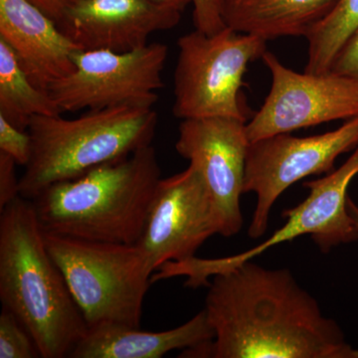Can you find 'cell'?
Wrapping results in <instances>:
<instances>
[{"label": "cell", "instance_id": "1", "mask_svg": "<svg viewBox=\"0 0 358 358\" xmlns=\"http://www.w3.org/2000/svg\"><path fill=\"white\" fill-rule=\"evenodd\" d=\"M212 278L204 310L213 341L183 350L182 357L358 358L287 268L251 260Z\"/></svg>", "mask_w": 358, "mask_h": 358}, {"label": "cell", "instance_id": "2", "mask_svg": "<svg viewBox=\"0 0 358 358\" xmlns=\"http://www.w3.org/2000/svg\"><path fill=\"white\" fill-rule=\"evenodd\" d=\"M0 301L31 334L41 357H69L88 331L32 201L22 196L0 210Z\"/></svg>", "mask_w": 358, "mask_h": 358}, {"label": "cell", "instance_id": "3", "mask_svg": "<svg viewBox=\"0 0 358 358\" xmlns=\"http://www.w3.org/2000/svg\"><path fill=\"white\" fill-rule=\"evenodd\" d=\"M152 145L70 180L54 183L31 200L44 233L136 245L162 179Z\"/></svg>", "mask_w": 358, "mask_h": 358}, {"label": "cell", "instance_id": "4", "mask_svg": "<svg viewBox=\"0 0 358 358\" xmlns=\"http://www.w3.org/2000/svg\"><path fill=\"white\" fill-rule=\"evenodd\" d=\"M159 115L152 108L86 110L76 119L35 115L31 159L20 178V196L32 200L54 183L79 178L152 145Z\"/></svg>", "mask_w": 358, "mask_h": 358}, {"label": "cell", "instance_id": "5", "mask_svg": "<svg viewBox=\"0 0 358 358\" xmlns=\"http://www.w3.org/2000/svg\"><path fill=\"white\" fill-rule=\"evenodd\" d=\"M44 238L88 329L101 324L141 329L154 272L138 245L84 241L49 233Z\"/></svg>", "mask_w": 358, "mask_h": 358}, {"label": "cell", "instance_id": "6", "mask_svg": "<svg viewBox=\"0 0 358 358\" xmlns=\"http://www.w3.org/2000/svg\"><path fill=\"white\" fill-rule=\"evenodd\" d=\"M267 40L226 26L215 34L195 29L178 39L173 115L181 120L227 117L247 121L242 98L250 63L262 59Z\"/></svg>", "mask_w": 358, "mask_h": 358}, {"label": "cell", "instance_id": "7", "mask_svg": "<svg viewBox=\"0 0 358 358\" xmlns=\"http://www.w3.org/2000/svg\"><path fill=\"white\" fill-rule=\"evenodd\" d=\"M358 174V147L339 169L324 178L306 181L303 186L310 194L294 208L282 212L286 223L266 241L248 251L220 259L193 257L181 262H167L152 275V281L169 278H187L185 286L199 288L209 286L210 278L253 260L268 249L296 238L310 235L324 253L341 244L358 240V228L348 211V190Z\"/></svg>", "mask_w": 358, "mask_h": 358}, {"label": "cell", "instance_id": "8", "mask_svg": "<svg viewBox=\"0 0 358 358\" xmlns=\"http://www.w3.org/2000/svg\"><path fill=\"white\" fill-rule=\"evenodd\" d=\"M166 45L148 43L138 50H79L75 70L48 92L63 113L133 106L152 108L164 88Z\"/></svg>", "mask_w": 358, "mask_h": 358}, {"label": "cell", "instance_id": "9", "mask_svg": "<svg viewBox=\"0 0 358 358\" xmlns=\"http://www.w3.org/2000/svg\"><path fill=\"white\" fill-rule=\"evenodd\" d=\"M357 147L358 117L317 136L281 134L250 143L244 193H255L257 202L249 237L258 239L265 234L273 205L289 186L308 176L331 173L339 155Z\"/></svg>", "mask_w": 358, "mask_h": 358}, {"label": "cell", "instance_id": "10", "mask_svg": "<svg viewBox=\"0 0 358 358\" xmlns=\"http://www.w3.org/2000/svg\"><path fill=\"white\" fill-rule=\"evenodd\" d=\"M262 60L272 75V87L262 108L246 124L250 143L358 117V85L350 78L331 71L294 72L268 51Z\"/></svg>", "mask_w": 358, "mask_h": 358}, {"label": "cell", "instance_id": "11", "mask_svg": "<svg viewBox=\"0 0 358 358\" xmlns=\"http://www.w3.org/2000/svg\"><path fill=\"white\" fill-rule=\"evenodd\" d=\"M219 235L215 205L201 171L193 164L162 178L138 245L154 274L167 262L195 257L209 238Z\"/></svg>", "mask_w": 358, "mask_h": 358}, {"label": "cell", "instance_id": "12", "mask_svg": "<svg viewBox=\"0 0 358 358\" xmlns=\"http://www.w3.org/2000/svg\"><path fill=\"white\" fill-rule=\"evenodd\" d=\"M246 124L227 117L182 120L176 143L178 155L201 171L215 205L219 235L226 238L243 227L240 197L250 145Z\"/></svg>", "mask_w": 358, "mask_h": 358}, {"label": "cell", "instance_id": "13", "mask_svg": "<svg viewBox=\"0 0 358 358\" xmlns=\"http://www.w3.org/2000/svg\"><path fill=\"white\" fill-rule=\"evenodd\" d=\"M181 14L152 0H78L57 24L81 50L126 53L147 46L152 33L173 29Z\"/></svg>", "mask_w": 358, "mask_h": 358}, {"label": "cell", "instance_id": "14", "mask_svg": "<svg viewBox=\"0 0 358 358\" xmlns=\"http://www.w3.org/2000/svg\"><path fill=\"white\" fill-rule=\"evenodd\" d=\"M0 39L13 51L29 79L48 91L75 70L81 50L57 23L28 0H0Z\"/></svg>", "mask_w": 358, "mask_h": 358}, {"label": "cell", "instance_id": "15", "mask_svg": "<svg viewBox=\"0 0 358 358\" xmlns=\"http://www.w3.org/2000/svg\"><path fill=\"white\" fill-rule=\"evenodd\" d=\"M205 310L176 329L150 333L141 329L101 324L90 327L70 353L71 358H160L178 350L213 341Z\"/></svg>", "mask_w": 358, "mask_h": 358}, {"label": "cell", "instance_id": "16", "mask_svg": "<svg viewBox=\"0 0 358 358\" xmlns=\"http://www.w3.org/2000/svg\"><path fill=\"white\" fill-rule=\"evenodd\" d=\"M338 0H223L224 23L235 31L273 40L307 37Z\"/></svg>", "mask_w": 358, "mask_h": 358}, {"label": "cell", "instance_id": "17", "mask_svg": "<svg viewBox=\"0 0 358 358\" xmlns=\"http://www.w3.org/2000/svg\"><path fill=\"white\" fill-rule=\"evenodd\" d=\"M62 114L49 92L33 83L10 47L0 39V117L15 128L28 131L35 115Z\"/></svg>", "mask_w": 358, "mask_h": 358}, {"label": "cell", "instance_id": "18", "mask_svg": "<svg viewBox=\"0 0 358 358\" xmlns=\"http://www.w3.org/2000/svg\"><path fill=\"white\" fill-rule=\"evenodd\" d=\"M358 30V0H338L331 13L313 30L308 39L305 72H329L334 58Z\"/></svg>", "mask_w": 358, "mask_h": 358}, {"label": "cell", "instance_id": "19", "mask_svg": "<svg viewBox=\"0 0 358 358\" xmlns=\"http://www.w3.org/2000/svg\"><path fill=\"white\" fill-rule=\"evenodd\" d=\"M41 357L31 334L20 320L2 308L0 313V358Z\"/></svg>", "mask_w": 358, "mask_h": 358}, {"label": "cell", "instance_id": "20", "mask_svg": "<svg viewBox=\"0 0 358 358\" xmlns=\"http://www.w3.org/2000/svg\"><path fill=\"white\" fill-rule=\"evenodd\" d=\"M0 150L10 155L17 166H27L32 155L29 131L15 128L0 117Z\"/></svg>", "mask_w": 358, "mask_h": 358}, {"label": "cell", "instance_id": "21", "mask_svg": "<svg viewBox=\"0 0 358 358\" xmlns=\"http://www.w3.org/2000/svg\"><path fill=\"white\" fill-rule=\"evenodd\" d=\"M223 0H192L195 29L205 34H215L226 27L221 14Z\"/></svg>", "mask_w": 358, "mask_h": 358}, {"label": "cell", "instance_id": "22", "mask_svg": "<svg viewBox=\"0 0 358 358\" xmlns=\"http://www.w3.org/2000/svg\"><path fill=\"white\" fill-rule=\"evenodd\" d=\"M15 160L0 150V210L20 196V178L16 176Z\"/></svg>", "mask_w": 358, "mask_h": 358}, {"label": "cell", "instance_id": "23", "mask_svg": "<svg viewBox=\"0 0 358 358\" xmlns=\"http://www.w3.org/2000/svg\"><path fill=\"white\" fill-rule=\"evenodd\" d=\"M329 71L350 78L358 85V30L343 45Z\"/></svg>", "mask_w": 358, "mask_h": 358}, {"label": "cell", "instance_id": "24", "mask_svg": "<svg viewBox=\"0 0 358 358\" xmlns=\"http://www.w3.org/2000/svg\"><path fill=\"white\" fill-rule=\"evenodd\" d=\"M28 1L58 23L62 20L66 11L78 0H28Z\"/></svg>", "mask_w": 358, "mask_h": 358}, {"label": "cell", "instance_id": "25", "mask_svg": "<svg viewBox=\"0 0 358 358\" xmlns=\"http://www.w3.org/2000/svg\"><path fill=\"white\" fill-rule=\"evenodd\" d=\"M155 3H159L160 6L171 7V8L176 9V10L183 13L186 7L192 4V0H152Z\"/></svg>", "mask_w": 358, "mask_h": 358}, {"label": "cell", "instance_id": "26", "mask_svg": "<svg viewBox=\"0 0 358 358\" xmlns=\"http://www.w3.org/2000/svg\"><path fill=\"white\" fill-rule=\"evenodd\" d=\"M348 214H350V217H352L353 222H355V225L357 226L358 228V206L355 202L352 201V199L348 196Z\"/></svg>", "mask_w": 358, "mask_h": 358}]
</instances>
